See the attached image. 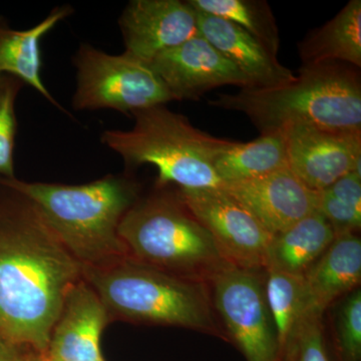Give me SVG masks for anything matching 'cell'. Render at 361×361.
<instances>
[{"mask_svg": "<svg viewBox=\"0 0 361 361\" xmlns=\"http://www.w3.org/2000/svg\"><path fill=\"white\" fill-rule=\"evenodd\" d=\"M82 265L30 199L0 185V334L44 355Z\"/></svg>", "mask_w": 361, "mask_h": 361, "instance_id": "6da1fadb", "label": "cell"}, {"mask_svg": "<svg viewBox=\"0 0 361 361\" xmlns=\"http://www.w3.org/2000/svg\"><path fill=\"white\" fill-rule=\"evenodd\" d=\"M0 185L30 199L80 265L101 266L128 256L118 229L139 198V185L130 177L109 175L75 186L13 178Z\"/></svg>", "mask_w": 361, "mask_h": 361, "instance_id": "7a4b0ae2", "label": "cell"}, {"mask_svg": "<svg viewBox=\"0 0 361 361\" xmlns=\"http://www.w3.org/2000/svg\"><path fill=\"white\" fill-rule=\"evenodd\" d=\"M215 108L238 111L261 134L305 125L337 132L361 130L360 68L341 63L302 66L286 84L267 89L244 87L209 102Z\"/></svg>", "mask_w": 361, "mask_h": 361, "instance_id": "3957f363", "label": "cell"}, {"mask_svg": "<svg viewBox=\"0 0 361 361\" xmlns=\"http://www.w3.org/2000/svg\"><path fill=\"white\" fill-rule=\"evenodd\" d=\"M82 269L110 322L183 327L227 341L206 282L169 274L129 256Z\"/></svg>", "mask_w": 361, "mask_h": 361, "instance_id": "277c9868", "label": "cell"}, {"mask_svg": "<svg viewBox=\"0 0 361 361\" xmlns=\"http://www.w3.org/2000/svg\"><path fill=\"white\" fill-rule=\"evenodd\" d=\"M118 234L130 258L175 276L209 283L229 265L170 185L156 184L151 194L139 197L121 221Z\"/></svg>", "mask_w": 361, "mask_h": 361, "instance_id": "5b68a950", "label": "cell"}, {"mask_svg": "<svg viewBox=\"0 0 361 361\" xmlns=\"http://www.w3.org/2000/svg\"><path fill=\"white\" fill-rule=\"evenodd\" d=\"M133 116L132 129L106 130L101 135L104 146L118 154L128 168L154 166L158 185H176L182 190L223 189L224 183L214 164L236 141L197 129L186 116L165 104Z\"/></svg>", "mask_w": 361, "mask_h": 361, "instance_id": "8992f818", "label": "cell"}, {"mask_svg": "<svg viewBox=\"0 0 361 361\" xmlns=\"http://www.w3.org/2000/svg\"><path fill=\"white\" fill-rule=\"evenodd\" d=\"M73 63L77 87L71 104L75 111L114 110L133 116L174 102L148 65L123 52L115 56L82 44Z\"/></svg>", "mask_w": 361, "mask_h": 361, "instance_id": "52a82bcc", "label": "cell"}, {"mask_svg": "<svg viewBox=\"0 0 361 361\" xmlns=\"http://www.w3.org/2000/svg\"><path fill=\"white\" fill-rule=\"evenodd\" d=\"M214 310L227 341L247 361H280L276 331L265 295V269L227 265L209 282Z\"/></svg>", "mask_w": 361, "mask_h": 361, "instance_id": "ba28073f", "label": "cell"}, {"mask_svg": "<svg viewBox=\"0 0 361 361\" xmlns=\"http://www.w3.org/2000/svg\"><path fill=\"white\" fill-rule=\"evenodd\" d=\"M182 200L199 220L226 262L246 269H265L272 235L223 189L182 190Z\"/></svg>", "mask_w": 361, "mask_h": 361, "instance_id": "9c48e42d", "label": "cell"}, {"mask_svg": "<svg viewBox=\"0 0 361 361\" xmlns=\"http://www.w3.org/2000/svg\"><path fill=\"white\" fill-rule=\"evenodd\" d=\"M281 132L289 170L312 191L322 192L349 173L361 177V130L292 125Z\"/></svg>", "mask_w": 361, "mask_h": 361, "instance_id": "30bf717a", "label": "cell"}, {"mask_svg": "<svg viewBox=\"0 0 361 361\" xmlns=\"http://www.w3.org/2000/svg\"><path fill=\"white\" fill-rule=\"evenodd\" d=\"M118 26L123 54L146 65L200 35L198 13L180 0H132L121 14Z\"/></svg>", "mask_w": 361, "mask_h": 361, "instance_id": "8fae6325", "label": "cell"}, {"mask_svg": "<svg viewBox=\"0 0 361 361\" xmlns=\"http://www.w3.org/2000/svg\"><path fill=\"white\" fill-rule=\"evenodd\" d=\"M148 66L173 101H198L225 85L250 87L245 75L201 35L159 54Z\"/></svg>", "mask_w": 361, "mask_h": 361, "instance_id": "7c38bea8", "label": "cell"}, {"mask_svg": "<svg viewBox=\"0 0 361 361\" xmlns=\"http://www.w3.org/2000/svg\"><path fill=\"white\" fill-rule=\"evenodd\" d=\"M223 190L245 207L272 236L318 211V192L306 187L288 168L226 183Z\"/></svg>", "mask_w": 361, "mask_h": 361, "instance_id": "4fadbf2b", "label": "cell"}, {"mask_svg": "<svg viewBox=\"0 0 361 361\" xmlns=\"http://www.w3.org/2000/svg\"><path fill=\"white\" fill-rule=\"evenodd\" d=\"M96 292L84 279L71 287L61 308L49 348L47 361L103 360L99 342L110 323Z\"/></svg>", "mask_w": 361, "mask_h": 361, "instance_id": "5bb4252c", "label": "cell"}, {"mask_svg": "<svg viewBox=\"0 0 361 361\" xmlns=\"http://www.w3.org/2000/svg\"><path fill=\"white\" fill-rule=\"evenodd\" d=\"M302 279L303 315L323 316L337 299L356 290L361 281V240L357 233L337 235Z\"/></svg>", "mask_w": 361, "mask_h": 361, "instance_id": "9a60e30c", "label": "cell"}, {"mask_svg": "<svg viewBox=\"0 0 361 361\" xmlns=\"http://www.w3.org/2000/svg\"><path fill=\"white\" fill-rule=\"evenodd\" d=\"M198 13L199 32L247 78L250 87L267 89L286 84L295 75L277 56L231 21Z\"/></svg>", "mask_w": 361, "mask_h": 361, "instance_id": "2e32d148", "label": "cell"}, {"mask_svg": "<svg viewBox=\"0 0 361 361\" xmlns=\"http://www.w3.org/2000/svg\"><path fill=\"white\" fill-rule=\"evenodd\" d=\"M73 13L70 6L54 7L47 18L28 30H14L0 16V75L20 78L25 85L44 97L59 110L63 106L52 97L42 78V58L40 42L52 28Z\"/></svg>", "mask_w": 361, "mask_h": 361, "instance_id": "e0dca14e", "label": "cell"}, {"mask_svg": "<svg viewBox=\"0 0 361 361\" xmlns=\"http://www.w3.org/2000/svg\"><path fill=\"white\" fill-rule=\"evenodd\" d=\"M302 66L341 63L361 68V1L351 0L298 44Z\"/></svg>", "mask_w": 361, "mask_h": 361, "instance_id": "ac0fdd59", "label": "cell"}, {"mask_svg": "<svg viewBox=\"0 0 361 361\" xmlns=\"http://www.w3.org/2000/svg\"><path fill=\"white\" fill-rule=\"evenodd\" d=\"M336 237L327 220L316 211L272 237L265 269L303 276Z\"/></svg>", "mask_w": 361, "mask_h": 361, "instance_id": "d6986e66", "label": "cell"}, {"mask_svg": "<svg viewBox=\"0 0 361 361\" xmlns=\"http://www.w3.org/2000/svg\"><path fill=\"white\" fill-rule=\"evenodd\" d=\"M222 182L262 177L288 168L283 133H268L248 142H235L214 164Z\"/></svg>", "mask_w": 361, "mask_h": 361, "instance_id": "ffe728a7", "label": "cell"}, {"mask_svg": "<svg viewBox=\"0 0 361 361\" xmlns=\"http://www.w3.org/2000/svg\"><path fill=\"white\" fill-rule=\"evenodd\" d=\"M202 13L231 21L277 56L280 37L276 18L264 0H188Z\"/></svg>", "mask_w": 361, "mask_h": 361, "instance_id": "44dd1931", "label": "cell"}, {"mask_svg": "<svg viewBox=\"0 0 361 361\" xmlns=\"http://www.w3.org/2000/svg\"><path fill=\"white\" fill-rule=\"evenodd\" d=\"M265 295L281 355L303 315L302 276L265 269Z\"/></svg>", "mask_w": 361, "mask_h": 361, "instance_id": "7402d4cb", "label": "cell"}, {"mask_svg": "<svg viewBox=\"0 0 361 361\" xmlns=\"http://www.w3.org/2000/svg\"><path fill=\"white\" fill-rule=\"evenodd\" d=\"M25 85L20 78L0 75V180L16 178L13 152L18 127L16 103Z\"/></svg>", "mask_w": 361, "mask_h": 361, "instance_id": "603a6c76", "label": "cell"}, {"mask_svg": "<svg viewBox=\"0 0 361 361\" xmlns=\"http://www.w3.org/2000/svg\"><path fill=\"white\" fill-rule=\"evenodd\" d=\"M280 361H334L327 348L322 315H302L285 344Z\"/></svg>", "mask_w": 361, "mask_h": 361, "instance_id": "cb8c5ba5", "label": "cell"}, {"mask_svg": "<svg viewBox=\"0 0 361 361\" xmlns=\"http://www.w3.org/2000/svg\"><path fill=\"white\" fill-rule=\"evenodd\" d=\"M334 349L336 361H361V291L346 295L336 315Z\"/></svg>", "mask_w": 361, "mask_h": 361, "instance_id": "d4e9b609", "label": "cell"}, {"mask_svg": "<svg viewBox=\"0 0 361 361\" xmlns=\"http://www.w3.org/2000/svg\"><path fill=\"white\" fill-rule=\"evenodd\" d=\"M318 212L327 220L337 235L357 233L361 227V210L329 193L318 192Z\"/></svg>", "mask_w": 361, "mask_h": 361, "instance_id": "484cf974", "label": "cell"}, {"mask_svg": "<svg viewBox=\"0 0 361 361\" xmlns=\"http://www.w3.org/2000/svg\"><path fill=\"white\" fill-rule=\"evenodd\" d=\"M33 353L0 334V361H27Z\"/></svg>", "mask_w": 361, "mask_h": 361, "instance_id": "4316f807", "label": "cell"}, {"mask_svg": "<svg viewBox=\"0 0 361 361\" xmlns=\"http://www.w3.org/2000/svg\"><path fill=\"white\" fill-rule=\"evenodd\" d=\"M27 361H47V360H45L44 355L33 353Z\"/></svg>", "mask_w": 361, "mask_h": 361, "instance_id": "83f0119b", "label": "cell"}, {"mask_svg": "<svg viewBox=\"0 0 361 361\" xmlns=\"http://www.w3.org/2000/svg\"><path fill=\"white\" fill-rule=\"evenodd\" d=\"M99 361H104V360H99Z\"/></svg>", "mask_w": 361, "mask_h": 361, "instance_id": "f1b7e54d", "label": "cell"}]
</instances>
